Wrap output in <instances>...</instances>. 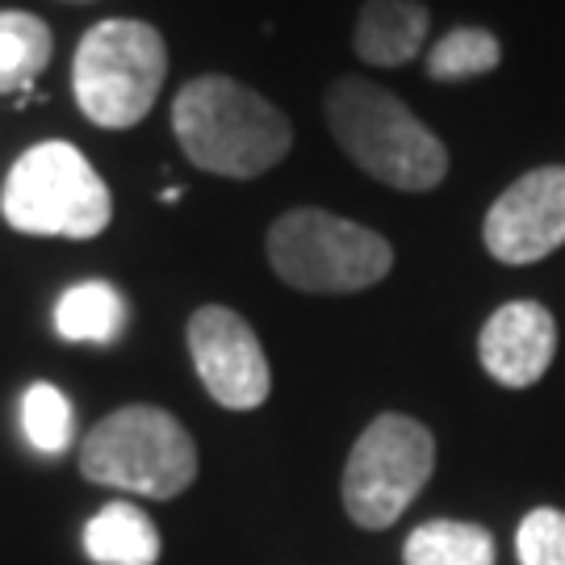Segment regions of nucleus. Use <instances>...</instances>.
Here are the masks:
<instances>
[{"label":"nucleus","instance_id":"f257e3e1","mask_svg":"<svg viewBox=\"0 0 565 565\" xmlns=\"http://www.w3.org/2000/svg\"><path fill=\"white\" fill-rule=\"evenodd\" d=\"M172 130L189 160L231 181L264 177L285 160L294 126L256 88L231 76H198L172 105Z\"/></svg>","mask_w":565,"mask_h":565},{"label":"nucleus","instance_id":"f03ea898","mask_svg":"<svg viewBox=\"0 0 565 565\" xmlns=\"http://www.w3.org/2000/svg\"><path fill=\"white\" fill-rule=\"evenodd\" d=\"M327 121L343 151L390 189L427 193L448 177L445 142L377 84L356 76L335 81L327 93Z\"/></svg>","mask_w":565,"mask_h":565},{"label":"nucleus","instance_id":"7ed1b4c3","mask_svg":"<svg viewBox=\"0 0 565 565\" xmlns=\"http://www.w3.org/2000/svg\"><path fill=\"white\" fill-rule=\"evenodd\" d=\"M81 473L142 499H177L198 478V445L163 406H121L84 436Z\"/></svg>","mask_w":565,"mask_h":565},{"label":"nucleus","instance_id":"20e7f679","mask_svg":"<svg viewBox=\"0 0 565 565\" xmlns=\"http://www.w3.org/2000/svg\"><path fill=\"white\" fill-rule=\"evenodd\" d=\"M0 214L21 235L97 239L114 218V198L84 151L72 142H39L13 163Z\"/></svg>","mask_w":565,"mask_h":565},{"label":"nucleus","instance_id":"39448f33","mask_svg":"<svg viewBox=\"0 0 565 565\" xmlns=\"http://www.w3.org/2000/svg\"><path fill=\"white\" fill-rule=\"evenodd\" d=\"M168 76V46L147 21H97L76 46L72 88L84 118L105 130H130L151 114Z\"/></svg>","mask_w":565,"mask_h":565},{"label":"nucleus","instance_id":"423d86ee","mask_svg":"<svg viewBox=\"0 0 565 565\" xmlns=\"http://www.w3.org/2000/svg\"><path fill=\"white\" fill-rule=\"evenodd\" d=\"M268 264L306 294H356L390 277L394 247L377 231L327 210H289L268 231Z\"/></svg>","mask_w":565,"mask_h":565},{"label":"nucleus","instance_id":"0eeeda50","mask_svg":"<svg viewBox=\"0 0 565 565\" xmlns=\"http://www.w3.org/2000/svg\"><path fill=\"white\" fill-rule=\"evenodd\" d=\"M431 469H436L431 431L411 415H377L343 465V511L352 515V524L369 532L398 524V515L419 499Z\"/></svg>","mask_w":565,"mask_h":565},{"label":"nucleus","instance_id":"6e6552de","mask_svg":"<svg viewBox=\"0 0 565 565\" xmlns=\"http://www.w3.org/2000/svg\"><path fill=\"white\" fill-rule=\"evenodd\" d=\"M189 356L210 398L226 411H256L273 390L256 331L226 306H202L189 319Z\"/></svg>","mask_w":565,"mask_h":565},{"label":"nucleus","instance_id":"1a4fd4ad","mask_svg":"<svg viewBox=\"0 0 565 565\" xmlns=\"http://www.w3.org/2000/svg\"><path fill=\"white\" fill-rule=\"evenodd\" d=\"M486 252L499 264H536L565 243V168L548 163L503 189L482 223Z\"/></svg>","mask_w":565,"mask_h":565},{"label":"nucleus","instance_id":"9d476101","mask_svg":"<svg viewBox=\"0 0 565 565\" xmlns=\"http://www.w3.org/2000/svg\"><path fill=\"white\" fill-rule=\"evenodd\" d=\"M557 352V323L541 302H507L478 335L482 369L507 390H527L548 373Z\"/></svg>","mask_w":565,"mask_h":565},{"label":"nucleus","instance_id":"9b49d317","mask_svg":"<svg viewBox=\"0 0 565 565\" xmlns=\"http://www.w3.org/2000/svg\"><path fill=\"white\" fill-rule=\"evenodd\" d=\"M427 39V9L419 0H369L356 21V55L377 67H403Z\"/></svg>","mask_w":565,"mask_h":565},{"label":"nucleus","instance_id":"f8f14e48","mask_svg":"<svg viewBox=\"0 0 565 565\" xmlns=\"http://www.w3.org/2000/svg\"><path fill=\"white\" fill-rule=\"evenodd\" d=\"M84 553L97 565H156L160 532L135 503H109L84 524Z\"/></svg>","mask_w":565,"mask_h":565},{"label":"nucleus","instance_id":"ddd939ff","mask_svg":"<svg viewBox=\"0 0 565 565\" xmlns=\"http://www.w3.org/2000/svg\"><path fill=\"white\" fill-rule=\"evenodd\" d=\"M51 25L34 13L21 9H4L0 13V97L4 93H30L34 81L51 63Z\"/></svg>","mask_w":565,"mask_h":565},{"label":"nucleus","instance_id":"4468645a","mask_svg":"<svg viewBox=\"0 0 565 565\" xmlns=\"http://www.w3.org/2000/svg\"><path fill=\"white\" fill-rule=\"evenodd\" d=\"M121 323H126V302L118 289L105 281L72 285L55 306V331L63 340L109 343L121 335Z\"/></svg>","mask_w":565,"mask_h":565},{"label":"nucleus","instance_id":"2eb2a0df","mask_svg":"<svg viewBox=\"0 0 565 565\" xmlns=\"http://www.w3.org/2000/svg\"><path fill=\"white\" fill-rule=\"evenodd\" d=\"M406 565H494V536L461 520H427L403 545Z\"/></svg>","mask_w":565,"mask_h":565},{"label":"nucleus","instance_id":"dca6fc26","mask_svg":"<svg viewBox=\"0 0 565 565\" xmlns=\"http://www.w3.org/2000/svg\"><path fill=\"white\" fill-rule=\"evenodd\" d=\"M503 60V46L490 30H478V25H461L431 46L427 55V76L431 81H473V76H486L494 72Z\"/></svg>","mask_w":565,"mask_h":565},{"label":"nucleus","instance_id":"f3484780","mask_svg":"<svg viewBox=\"0 0 565 565\" xmlns=\"http://www.w3.org/2000/svg\"><path fill=\"white\" fill-rule=\"evenodd\" d=\"M21 427H25V440L39 452L55 457L72 445V403L51 382L30 385L21 398Z\"/></svg>","mask_w":565,"mask_h":565},{"label":"nucleus","instance_id":"a211bd4d","mask_svg":"<svg viewBox=\"0 0 565 565\" xmlns=\"http://www.w3.org/2000/svg\"><path fill=\"white\" fill-rule=\"evenodd\" d=\"M520 565H565V511L536 507L515 532Z\"/></svg>","mask_w":565,"mask_h":565},{"label":"nucleus","instance_id":"6ab92c4d","mask_svg":"<svg viewBox=\"0 0 565 565\" xmlns=\"http://www.w3.org/2000/svg\"><path fill=\"white\" fill-rule=\"evenodd\" d=\"M76 4H93V0H76Z\"/></svg>","mask_w":565,"mask_h":565}]
</instances>
